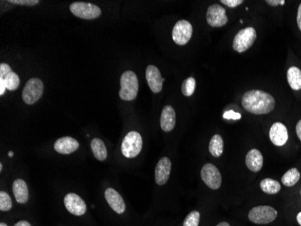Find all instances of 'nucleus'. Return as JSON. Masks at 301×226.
<instances>
[{
  "mask_svg": "<svg viewBox=\"0 0 301 226\" xmlns=\"http://www.w3.org/2000/svg\"><path fill=\"white\" fill-rule=\"evenodd\" d=\"M275 99L261 90H251L242 97V105L246 111L256 115L268 114L275 108Z\"/></svg>",
  "mask_w": 301,
  "mask_h": 226,
  "instance_id": "obj_1",
  "label": "nucleus"
},
{
  "mask_svg": "<svg viewBox=\"0 0 301 226\" xmlns=\"http://www.w3.org/2000/svg\"><path fill=\"white\" fill-rule=\"evenodd\" d=\"M121 89L119 91V97L123 100H134L137 96L139 90V82L136 74L132 71H126L122 74L120 78Z\"/></svg>",
  "mask_w": 301,
  "mask_h": 226,
  "instance_id": "obj_2",
  "label": "nucleus"
},
{
  "mask_svg": "<svg viewBox=\"0 0 301 226\" xmlns=\"http://www.w3.org/2000/svg\"><path fill=\"white\" fill-rule=\"evenodd\" d=\"M143 148V138L137 131H130L125 135L121 145L122 154L127 159H134L139 155Z\"/></svg>",
  "mask_w": 301,
  "mask_h": 226,
  "instance_id": "obj_3",
  "label": "nucleus"
},
{
  "mask_svg": "<svg viewBox=\"0 0 301 226\" xmlns=\"http://www.w3.org/2000/svg\"><path fill=\"white\" fill-rule=\"evenodd\" d=\"M257 38L256 30L252 26H248L243 29L240 30L238 33L235 34V39L233 42V48L235 52L242 54L246 52L248 49L253 46L254 42Z\"/></svg>",
  "mask_w": 301,
  "mask_h": 226,
  "instance_id": "obj_4",
  "label": "nucleus"
},
{
  "mask_svg": "<svg viewBox=\"0 0 301 226\" xmlns=\"http://www.w3.org/2000/svg\"><path fill=\"white\" fill-rule=\"evenodd\" d=\"M278 213L274 208L269 205H260L249 212L248 218L251 222L257 224H267L277 218Z\"/></svg>",
  "mask_w": 301,
  "mask_h": 226,
  "instance_id": "obj_5",
  "label": "nucleus"
},
{
  "mask_svg": "<svg viewBox=\"0 0 301 226\" xmlns=\"http://www.w3.org/2000/svg\"><path fill=\"white\" fill-rule=\"evenodd\" d=\"M44 93V82L40 79H30L23 90V100L28 105L34 104L40 100Z\"/></svg>",
  "mask_w": 301,
  "mask_h": 226,
  "instance_id": "obj_6",
  "label": "nucleus"
},
{
  "mask_svg": "<svg viewBox=\"0 0 301 226\" xmlns=\"http://www.w3.org/2000/svg\"><path fill=\"white\" fill-rule=\"evenodd\" d=\"M70 9L74 15L86 20L98 19L101 15V9L98 6L87 2H74Z\"/></svg>",
  "mask_w": 301,
  "mask_h": 226,
  "instance_id": "obj_7",
  "label": "nucleus"
},
{
  "mask_svg": "<svg viewBox=\"0 0 301 226\" xmlns=\"http://www.w3.org/2000/svg\"><path fill=\"white\" fill-rule=\"evenodd\" d=\"M193 33V27L187 20H180L173 29V39L178 45H187Z\"/></svg>",
  "mask_w": 301,
  "mask_h": 226,
  "instance_id": "obj_8",
  "label": "nucleus"
},
{
  "mask_svg": "<svg viewBox=\"0 0 301 226\" xmlns=\"http://www.w3.org/2000/svg\"><path fill=\"white\" fill-rule=\"evenodd\" d=\"M203 182L211 189L217 190L222 185V176L213 164L204 165L200 172Z\"/></svg>",
  "mask_w": 301,
  "mask_h": 226,
  "instance_id": "obj_9",
  "label": "nucleus"
},
{
  "mask_svg": "<svg viewBox=\"0 0 301 226\" xmlns=\"http://www.w3.org/2000/svg\"><path fill=\"white\" fill-rule=\"evenodd\" d=\"M206 22L212 27L225 26L228 22L225 9L220 5H211L206 11Z\"/></svg>",
  "mask_w": 301,
  "mask_h": 226,
  "instance_id": "obj_10",
  "label": "nucleus"
},
{
  "mask_svg": "<svg viewBox=\"0 0 301 226\" xmlns=\"http://www.w3.org/2000/svg\"><path fill=\"white\" fill-rule=\"evenodd\" d=\"M64 205L71 215L81 216L87 212V205L84 201L76 194H67L64 197Z\"/></svg>",
  "mask_w": 301,
  "mask_h": 226,
  "instance_id": "obj_11",
  "label": "nucleus"
},
{
  "mask_svg": "<svg viewBox=\"0 0 301 226\" xmlns=\"http://www.w3.org/2000/svg\"><path fill=\"white\" fill-rule=\"evenodd\" d=\"M145 77L150 87V91L154 93H159L162 92V85L165 79L162 78L161 72L155 65H148L145 72Z\"/></svg>",
  "mask_w": 301,
  "mask_h": 226,
  "instance_id": "obj_12",
  "label": "nucleus"
},
{
  "mask_svg": "<svg viewBox=\"0 0 301 226\" xmlns=\"http://www.w3.org/2000/svg\"><path fill=\"white\" fill-rule=\"evenodd\" d=\"M172 171V161L169 158L163 157L159 160L155 167V182L159 185H165L169 180Z\"/></svg>",
  "mask_w": 301,
  "mask_h": 226,
  "instance_id": "obj_13",
  "label": "nucleus"
},
{
  "mask_svg": "<svg viewBox=\"0 0 301 226\" xmlns=\"http://www.w3.org/2000/svg\"><path fill=\"white\" fill-rule=\"evenodd\" d=\"M270 138L275 146L278 147L284 146L289 138L287 127L281 123H275L272 124L270 130Z\"/></svg>",
  "mask_w": 301,
  "mask_h": 226,
  "instance_id": "obj_14",
  "label": "nucleus"
},
{
  "mask_svg": "<svg viewBox=\"0 0 301 226\" xmlns=\"http://www.w3.org/2000/svg\"><path fill=\"white\" fill-rule=\"evenodd\" d=\"M105 197L107 204L112 208V210L118 215H121L125 211V201L122 198L118 191L113 188H107L105 191Z\"/></svg>",
  "mask_w": 301,
  "mask_h": 226,
  "instance_id": "obj_15",
  "label": "nucleus"
},
{
  "mask_svg": "<svg viewBox=\"0 0 301 226\" xmlns=\"http://www.w3.org/2000/svg\"><path fill=\"white\" fill-rule=\"evenodd\" d=\"M79 147L80 144L78 141L70 137H61L54 143V149L56 152L63 154V155H69L70 153L75 152Z\"/></svg>",
  "mask_w": 301,
  "mask_h": 226,
  "instance_id": "obj_16",
  "label": "nucleus"
},
{
  "mask_svg": "<svg viewBox=\"0 0 301 226\" xmlns=\"http://www.w3.org/2000/svg\"><path fill=\"white\" fill-rule=\"evenodd\" d=\"M176 125V112L172 106L163 108L161 115V128L164 132H171Z\"/></svg>",
  "mask_w": 301,
  "mask_h": 226,
  "instance_id": "obj_17",
  "label": "nucleus"
},
{
  "mask_svg": "<svg viewBox=\"0 0 301 226\" xmlns=\"http://www.w3.org/2000/svg\"><path fill=\"white\" fill-rule=\"evenodd\" d=\"M246 164L250 170L253 172L261 170L264 166V157L261 151L256 148L251 149L246 155Z\"/></svg>",
  "mask_w": 301,
  "mask_h": 226,
  "instance_id": "obj_18",
  "label": "nucleus"
},
{
  "mask_svg": "<svg viewBox=\"0 0 301 226\" xmlns=\"http://www.w3.org/2000/svg\"><path fill=\"white\" fill-rule=\"evenodd\" d=\"M13 193L15 196V200L17 201L19 204H26L29 198V192L27 184L23 179H15L13 183Z\"/></svg>",
  "mask_w": 301,
  "mask_h": 226,
  "instance_id": "obj_19",
  "label": "nucleus"
},
{
  "mask_svg": "<svg viewBox=\"0 0 301 226\" xmlns=\"http://www.w3.org/2000/svg\"><path fill=\"white\" fill-rule=\"evenodd\" d=\"M90 147H91L92 153L97 160L99 161L107 160V147L103 141L99 138H93L90 143Z\"/></svg>",
  "mask_w": 301,
  "mask_h": 226,
  "instance_id": "obj_20",
  "label": "nucleus"
},
{
  "mask_svg": "<svg viewBox=\"0 0 301 226\" xmlns=\"http://www.w3.org/2000/svg\"><path fill=\"white\" fill-rule=\"evenodd\" d=\"M288 82L294 91L301 90V71L296 66L290 67L287 73Z\"/></svg>",
  "mask_w": 301,
  "mask_h": 226,
  "instance_id": "obj_21",
  "label": "nucleus"
},
{
  "mask_svg": "<svg viewBox=\"0 0 301 226\" xmlns=\"http://www.w3.org/2000/svg\"><path fill=\"white\" fill-rule=\"evenodd\" d=\"M210 152L215 158L220 157L224 152V141L220 135H214L210 142Z\"/></svg>",
  "mask_w": 301,
  "mask_h": 226,
  "instance_id": "obj_22",
  "label": "nucleus"
},
{
  "mask_svg": "<svg viewBox=\"0 0 301 226\" xmlns=\"http://www.w3.org/2000/svg\"><path fill=\"white\" fill-rule=\"evenodd\" d=\"M260 186H261V191L268 195H275L279 193L281 188L279 182L272 178H265L264 180H261Z\"/></svg>",
  "mask_w": 301,
  "mask_h": 226,
  "instance_id": "obj_23",
  "label": "nucleus"
},
{
  "mask_svg": "<svg viewBox=\"0 0 301 226\" xmlns=\"http://www.w3.org/2000/svg\"><path fill=\"white\" fill-rule=\"evenodd\" d=\"M300 178V173L297 168H290V170L287 171L281 179V182L286 186H293L297 184V181Z\"/></svg>",
  "mask_w": 301,
  "mask_h": 226,
  "instance_id": "obj_24",
  "label": "nucleus"
},
{
  "mask_svg": "<svg viewBox=\"0 0 301 226\" xmlns=\"http://www.w3.org/2000/svg\"><path fill=\"white\" fill-rule=\"evenodd\" d=\"M0 79L4 80L7 90H9V91H15L20 85V79H19L18 75L14 73L13 71L7 74L3 78Z\"/></svg>",
  "mask_w": 301,
  "mask_h": 226,
  "instance_id": "obj_25",
  "label": "nucleus"
},
{
  "mask_svg": "<svg viewBox=\"0 0 301 226\" xmlns=\"http://www.w3.org/2000/svg\"><path fill=\"white\" fill-rule=\"evenodd\" d=\"M196 89V80L193 77H189L184 81L181 86V92L184 96L191 97L193 95Z\"/></svg>",
  "mask_w": 301,
  "mask_h": 226,
  "instance_id": "obj_26",
  "label": "nucleus"
},
{
  "mask_svg": "<svg viewBox=\"0 0 301 226\" xmlns=\"http://www.w3.org/2000/svg\"><path fill=\"white\" fill-rule=\"evenodd\" d=\"M12 200L9 195L4 191L0 192V210L8 212L12 208Z\"/></svg>",
  "mask_w": 301,
  "mask_h": 226,
  "instance_id": "obj_27",
  "label": "nucleus"
},
{
  "mask_svg": "<svg viewBox=\"0 0 301 226\" xmlns=\"http://www.w3.org/2000/svg\"><path fill=\"white\" fill-rule=\"evenodd\" d=\"M200 222V214L198 211H192L187 215L183 226H198Z\"/></svg>",
  "mask_w": 301,
  "mask_h": 226,
  "instance_id": "obj_28",
  "label": "nucleus"
},
{
  "mask_svg": "<svg viewBox=\"0 0 301 226\" xmlns=\"http://www.w3.org/2000/svg\"><path fill=\"white\" fill-rule=\"evenodd\" d=\"M8 3L31 7V6H35V5L39 4L40 1L39 0H9Z\"/></svg>",
  "mask_w": 301,
  "mask_h": 226,
  "instance_id": "obj_29",
  "label": "nucleus"
},
{
  "mask_svg": "<svg viewBox=\"0 0 301 226\" xmlns=\"http://www.w3.org/2000/svg\"><path fill=\"white\" fill-rule=\"evenodd\" d=\"M221 3L228 8H235L243 3L242 0H221Z\"/></svg>",
  "mask_w": 301,
  "mask_h": 226,
  "instance_id": "obj_30",
  "label": "nucleus"
},
{
  "mask_svg": "<svg viewBox=\"0 0 301 226\" xmlns=\"http://www.w3.org/2000/svg\"><path fill=\"white\" fill-rule=\"evenodd\" d=\"M223 117L225 119H235V120H236V119H241L242 115L238 112H235L234 111H228L224 112Z\"/></svg>",
  "mask_w": 301,
  "mask_h": 226,
  "instance_id": "obj_31",
  "label": "nucleus"
},
{
  "mask_svg": "<svg viewBox=\"0 0 301 226\" xmlns=\"http://www.w3.org/2000/svg\"><path fill=\"white\" fill-rule=\"evenodd\" d=\"M12 72L11 67L8 63H1L0 64V78H3L7 74Z\"/></svg>",
  "mask_w": 301,
  "mask_h": 226,
  "instance_id": "obj_32",
  "label": "nucleus"
},
{
  "mask_svg": "<svg viewBox=\"0 0 301 226\" xmlns=\"http://www.w3.org/2000/svg\"><path fill=\"white\" fill-rule=\"evenodd\" d=\"M266 3L270 5V6H272V7H277L279 5H283H283L285 4V1L284 0H281V1H279V0H266Z\"/></svg>",
  "mask_w": 301,
  "mask_h": 226,
  "instance_id": "obj_33",
  "label": "nucleus"
},
{
  "mask_svg": "<svg viewBox=\"0 0 301 226\" xmlns=\"http://www.w3.org/2000/svg\"><path fill=\"white\" fill-rule=\"evenodd\" d=\"M297 26H298V28L301 31V4L299 5L298 9H297Z\"/></svg>",
  "mask_w": 301,
  "mask_h": 226,
  "instance_id": "obj_34",
  "label": "nucleus"
},
{
  "mask_svg": "<svg viewBox=\"0 0 301 226\" xmlns=\"http://www.w3.org/2000/svg\"><path fill=\"white\" fill-rule=\"evenodd\" d=\"M6 84H5L4 80L3 79H0V95H3L5 92H6Z\"/></svg>",
  "mask_w": 301,
  "mask_h": 226,
  "instance_id": "obj_35",
  "label": "nucleus"
},
{
  "mask_svg": "<svg viewBox=\"0 0 301 226\" xmlns=\"http://www.w3.org/2000/svg\"><path fill=\"white\" fill-rule=\"evenodd\" d=\"M296 132H297V137L301 141V119L297 123V126H296Z\"/></svg>",
  "mask_w": 301,
  "mask_h": 226,
  "instance_id": "obj_36",
  "label": "nucleus"
},
{
  "mask_svg": "<svg viewBox=\"0 0 301 226\" xmlns=\"http://www.w3.org/2000/svg\"><path fill=\"white\" fill-rule=\"evenodd\" d=\"M14 226H31V224H30L29 222H26V221H19Z\"/></svg>",
  "mask_w": 301,
  "mask_h": 226,
  "instance_id": "obj_37",
  "label": "nucleus"
},
{
  "mask_svg": "<svg viewBox=\"0 0 301 226\" xmlns=\"http://www.w3.org/2000/svg\"><path fill=\"white\" fill-rule=\"evenodd\" d=\"M297 221L298 223H299V225H301V212L300 213H298L297 215Z\"/></svg>",
  "mask_w": 301,
  "mask_h": 226,
  "instance_id": "obj_38",
  "label": "nucleus"
},
{
  "mask_svg": "<svg viewBox=\"0 0 301 226\" xmlns=\"http://www.w3.org/2000/svg\"><path fill=\"white\" fill-rule=\"evenodd\" d=\"M217 226H230V224L227 222H222L220 223H218Z\"/></svg>",
  "mask_w": 301,
  "mask_h": 226,
  "instance_id": "obj_39",
  "label": "nucleus"
},
{
  "mask_svg": "<svg viewBox=\"0 0 301 226\" xmlns=\"http://www.w3.org/2000/svg\"><path fill=\"white\" fill-rule=\"evenodd\" d=\"M3 170V165L2 163L0 164V171Z\"/></svg>",
  "mask_w": 301,
  "mask_h": 226,
  "instance_id": "obj_40",
  "label": "nucleus"
},
{
  "mask_svg": "<svg viewBox=\"0 0 301 226\" xmlns=\"http://www.w3.org/2000/svg\"><path fill=\"white\" fill-rule=\"evenodd\" d=\"M0 226H8V225H7V224H6V223H5V222H1V223H0Z\"/></svg>",
  "mask_w": 301,
  "mask_h": 226,
  "instance_id": "obj_41",
  "label": "nucleus"
},
{
  "mask_svg": "<svg viewBox=\"0 0 301 226\" xmlns=\"http://www.w3.org/2000/svg\"><path fill=\"white\" fill-rule=\"evenodd\" d=\"M14 156V153L11 152V151H10V152H9V157H10V158H11V157Z\"/></svg>",
  "mask_w": 301,
  "mask_h": 226,
  "instance_id": "obj_42",
  "label": "nucleus"
},
{
  "mask_svg": "<svg viewBox=\"0 0 301 226\" xmlns=\"http://www.w3.org/2000/svg\"><path fill=\"white\" fill-rule=\"evenodd\" d=\"M300 195H301V190H300Z\"/></svg>",
  "mask_w": 301,
  "mask_h": 226,
  "instance_id": "obj_43",
  "label": "nucleus"
}]
</instances>
